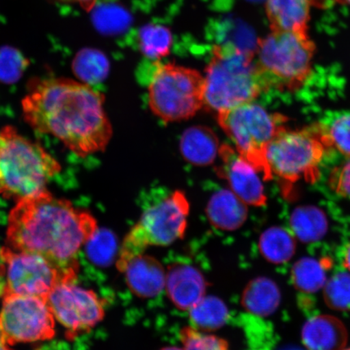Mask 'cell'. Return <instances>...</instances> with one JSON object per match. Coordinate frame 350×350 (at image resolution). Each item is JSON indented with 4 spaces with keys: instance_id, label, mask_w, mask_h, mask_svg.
<instances>
[{
    "instance_id": "cell-1",
    "label": "cell",
    "mask_w": 350,
    "mask_h": 350,
    "mask_svg": "<svg viewBox=\"0 0 350 350\" xmlns=\"http://www.w3.org/2000/svg\"><path fill=\"white\" fill-rule=\"evenodd\" d=\"M104 96L84 82L67 78L34 81L21 102L26 124L53 135L79 157L103 151L112 137Z\"/></svg>"
},
{
    "instance_id": "cell-2",
    "label": "cell",
    "mask_w": 350,
    "mask_h": 350,
    "mask_svg": "<svg viewBox=\"0 0 350 350\" xmlns=\"http://www.w3.org/2000/svg\"><path fill=\"white\" fill-rule=\"evenodd\" d=\"M98 230L90 212L46 190L16 202L8 217L6 246L37 254L77 281L79 253Z\"/></svg>"
},
{
    "instance_id": "cell-3",
    "label": "cell",
    "mask_w": 350,
    "mask_h": 350,
    "mask_svg": "<svg viewBox=\"0 0 350 350\" xmlns=\"http://www.w3.org/2000/svg\"><path fill=\"white\" fill-rule=\"evenodd\" d=\"M61 165L40 144L14 126L0 129V196L17 201L36 196L60 173Z\"/></svg>"
},
{
    "instance_id": "cell-4",
    "label": "cell",
    "mask_w": 350,
    "mask_h": 350,
    "mask_svg": "<svg viewBox=\"0 0 350 350\" xmlns=\"http://www.w3.org/2000/svg\"><path fill=\"white\" fill-rule=\"evenodd\" d=\"M255 52L218 44L204 77V107L217 113L252 103L267 88L257 68Z\"/></svg>"
},
{
    "instance_id": "cell-5",
    "label": "cell",
    "mask_w": 350,
    "mask_h": 350,
    "mask_svg": "<svg viewBox=\"0 0 350 350\" xmlns=\"http://www.w3.org/2000/svg\"><path fill=\"white\" fill-rule=\"evenodd\" d=\"M316 44L308 32H273L256 43V64L267 90L300 89L312 73Z\"/></svg>"
},
{
    "instance_id": "cell-6",
    "label": "cell",
    "mask_w": 350,
    "mask_h": 350,
    "mask_svg": "<svg viewBox=\"0 0 350 350\" xmlns=\"http://www.w3.org/2000/svg\"><path fill=\"white\" fill-rule=\"evenodd\" d=\"M332 148L322 124L300 130L284 128L271 142L267 150V159L271 172L287 187L300 179L316 183L321 172L319 165L326 152Z\"/></svg>"
},
{
    "instance_id": "cell-7",
    "label": "cell",
    "mask_w": 350,
    "mask_h": 350,
    "mask_svg": "<svg viewBox=\"0 0 350 350\" xmlns=\"http://www.w3.org/2000/svg\"><path fill=\"white\" fill-rule=\"evenodd\" d=\"M219 125L235 144L239 154L262 174L265 181L273 179L267 159V150L286 119L269 113L253 103L241 105L217 113Z\"/></svg>"
},
{
    "instance_id": "cell-8",
    "label": "cell",
    "mask_w": 350,
    "mask_h": 350,
    "mask_svg": "<svg viewBox=\"0 0 350 350\" xmlns=\"http://www.w3.org/2000/svg\"><path fill=\"white\" fill-rule=\"evenodd\" d=\"M190 204L185 192L175 191L144 212L131 229L118 254L116 266L124 272L135 257L148 247H165L185 236Z\"/></svg>"
},
{
    "instance_id": "cell-9",
    "label": "cell",
    "mask_w": 350,
    "mask_h": 350,
    "mask_svg": "<svg viewBox=\"0 0 350 350\" xmlns=\"http://www.w3.org/2000/svg\"><path fill=\"white\" fill-rule=\"evenodd\" d=\"M148 78V105L165 122L191 119L204 107V77L196 70L153 63Z\"/></svg>"
},
{
    "instance_id": "cell-10",
    "label": "cell",
    "mask_w": 350,
    "mask_h": 350,
    "mask_svg": "<svg viewBox=\"0 0 350 350\" xmlns=\"http://www.w3.org/2000/svg\"><path fill=\"white\" fill-rule=\"evenodd\" d=\"M0 278L4 295H30L46 299L61 282H76L45 258L4 246L0 249Z\"/></svg>"
},
{
    "instance_id": "cell-11",
    "label": "cell",
    "mask_w": 350,
    "mask_h": 350,
    "mask_svg": "<svg viewBox=\"0 0 350 350\" xmlns=\"http://www.w3.org/2000/svg\"><path fill=\"white\" fill-rule=\"evenodd\" d=\"M55 323L43 297L20 295L2 297L0 327L10 345L51 340L55 336Z\"/></svg>"
},
{
    "instance_id": "cell-12",
    "label": "cell",
    "mask_w": 350,
    "mask_h": 350,
    "mask_svg": "<svg viewBox=\"0 0 350 350\" xmlns=\"http://www.w3.org/2000/svg\"><path fill=\"white\" fill-rule=\"evenodd\" d=\"M75 282L59 283L46 299L55 321L64 328L70 340L90 332L106 312L104 301L94 291Z\"/></svg>"
},
{
    "instance_id": "cell-13",
    "label": "cell",
    "mask_w": 350,
    "mask_h": 350,
    "mask_svg": "<svg viewBox=\"0 0 350 350\" xmlns=\"http://www.w3.org/2000/svg\"><path fill=\"white\" fill-rule=\"evenodd\" d=\"M219 155L221 164L216 168L217 174L228 182L231 191L246 204L265 206L267 197L255 168L229 144H222Z\"/></svg>"
},
{
    "instance_id": "cell-14",
    "label": "cell",
    "mask_w": 350,
    "mask_h": 350,
    "mask_svg": "<svg viewBox=\"0 0 350 350\" xmlns=\"http://www.w3.org/2000/svg\"><path fill=\"white\" fill-rule=\"evenodd\" d=\"M207 284L202 273L191 265L174 264L166 273L165 288L169 299L185 312H189L203 299Z\"/></svg>"
},
{
    "instance_id": "cell-15",
    "label": "cell",
    "mask_w": 350,
    "mask_h": 350,
    "mask_svg": "<svg viewBox=\"0 0 350 350\" xmlns=\"http://www.w3.org/2000/svg\"><path fill=\"white\" fill-rule=\"evenodd\" d=\"M129 290L141 299H152L165 286L166 272L156 258L141 255L131 260L122 272Z\"/></svg>"
},
{
    "instance_id": "cell-16",
    "label": "cell",
    "mask_w": 350,
    "mask_h": 350,
    "mask_svg": "<svg viewBox=\"0 0 350 350\" xmlns=\"http://www.w3.org/2000/svg\"><path fill=\"white\" fill-rule=\"evenodd\" d=\"M313 0H266L271 31L308 32Z\"/></svg>"
},
{
    "instance_id": "cell-17",
    "label": "cell",
    "mask_w": 350,
    "mask_h": 350,
    "mask_svg": "<svg viewBox=\"0 0 350 350\" xmlns=\"http://www.w3.org/2000/svg\"><path fill=\"white\" fill-rule=\"evenodd\" d=\"M301 340L308 350H341L347 344L348 332L338 318L322 314L305 323Z\"/></svg>"
},
{
    "instance_id": "cell-18",
    "label": "cell",
    "mask_w": 350,
    "mask_h": 350,
    "mask_svg": "<svg viewBox=\"0 0 350 350\" xmlns=\"http://www.w3.org/2000/svg\"><path fill=\"white\" fill-rule=\"evenodd\" d=\"M206 213L214 227L233 231L239 229L247 221V208L233 191L222 189L210 197Z\"/></svg>"
},
{
    "instance_id": "cell-19",
    "label": "cell",
    "mask_w": 350,
    "mask_h": 350,
    "mask_svg": "<svg viewBox=\"0 0 350 350\" xmlns=\"http://www.w3.org/2000/svg\"><path fill=\"white\" fill-rule=\"evenodd\" d=\"M219 150L217 135L207 126H191L182 135L180 151L183 159L191 164L199 166L212 164Z\"/></svg>"
},
{
    "instance_id": "cell-20",
    "label": "cell",
    "mask_w": 350,
    "mask_h": 350,
    "mask_svg": "<svg viewBox=\"0 0 350 350\" xmlns=\"http://www.w3.org/2000/svg\"><path fill=\"white\" fill-rule=\"evenodd\" d=\"M281 303V292L272 280L259 278L252 280L243 291L241 304L254 316L269 317Z\"/></svg>"
},
{
    "instance_id": "cell-21",
    "label": "cell",
    "mask_w": 350,
    "mask_h": 350,
    "mask_svg": "<svg viewBox=\"0 0 350 350\" xmlns=\"http://www.w3.org/2000/svg\"><path fill=\"white\" fill-rule=\"evenodd\" d=\"M292 234L304 243H313L325 237L328 228L325 212L314 206H301L291 217Z\"/></svg>"
},
{
    "instance_id": "cell-22",
    "label": "cell",
    "mask_w": 350,
    "mask_h": 350,
    "mask_svg": "<svg viewBox=\"0 0 350 350\" xmlns=\"http://www.w3.org/2000/svg\"><path fill=\"white\" fill-rule=\"evenodd\" d=\"M331 267L329 260L303 258L297 261L291 271L293 284L304 294H314L325 287Z\"/></svg>"
},
{
    "instance_id": "cell-23",
    "label": "cell",
    "mask_w": 350,
    "mask_h": 350,
    "mask_svg": "<svg viewBox=\"0 0 350 350\" xmlns=\"http://www.w3.org/2000/svg\"><path fill=\"white\" fill-rule=\"evenodd\" d=\"M259 249L267 260L275 265L284 264L295 255V235L282 227H271L260 235Z\"/></svg>"
},
{
    "instance_id": "cell-24",
    "label": "cell",
    "mask_w": 350,
    "mask_h": 350,
    "mask_svg": "<svg viewBox=\"0 0 350 350\" xmlns=\"http://www.w3.org/2000/svg\"><path fill=\"white\" fill-rule=\"evenodd\" d=\"M189 314L195 328L204 332L219 329L229 318V310L224 301L214 296H204Z\"/></svg>"
},
{
    "instance_id": "cell-25",
    "label": "cell",
    "mask_w": 350,
    "mask_h": 350,
    "mask_svg": "<svg viewBox=\"0 0 350 350\" xmlns=\"http://www.w3.org/2000/svg\"><path fill=\"white\" fill-rule=\"evenodd\" d=\"M137 45L139 51L148 59L157 60L170 53L172 35L163 25H148L139 29Z\"/></svg>"
},
{
    "instance_id": "cell-26",
    "label": "cell",
    "mask_w": 350,
    "mask_h": 350,
    "mask_svg": "<svg viewBox=\"0 0 350 350\" xmlns=\"http://www.w3.org/2000/svg\"><path fill=\"white\" fill-rule=\"evenodd\" d=\"M109 70L107 57L100 52L85 50L77 56L74 62V71L88 85L98 84L107 77Z\"/></svg>"
},
{
    "instance_id": "cell-27",
    "label": "cell",
    "mask_w": 350,
    "mask_h": 350,
    "mask_svg": "<svg viewBox=\"0 0 350 350\" xmlns=\"http://www.w3.org/2000/svg\"><path fill=\"white\" fill-rule=\"evenodd\" d=\"M88 256L98 266L111 265L118 257V242L115 234L98 229L85 245Z\"/></svg>"
},
{
    "instance_id": "cell-28",
    "label": "cell",
    "mask_w": 350,
    "mask_h": 350,
    "mask_svg": "<svg viewBox=\"0 0 350 350\" xmlns=\"http://www.w3.org/2000/svg\"><path fill=\"white\" fill-rule=\"evenodd\" d=\"M323 288V297L327 306L338 312H349L350 273L335 274Z\"/></svg>"
},
{
    "instance_id": "cell-29",
    "label": "cell",
    "mask_w": 350,
    "mask_h": 350,
    "mask_svg": "<svg viewBox=\"0 0 350 350\" xmlns=\"http://www.w3.org/2000/svg\"><path fill=\"white\" fill-rule=\"evenodd\" d=\"M180 338L185 350H230L226 340L195 327L183 328Z\"/></svg>"
},
{
    "instance_id": "cell-30",
    "label": "cell",
    "mask_w": 350,
    "mask_h": 350,
    "mask_svg": "<svg viewBox=\"0 0 350 350\" xmlns=\"http://www.w3.org/2000/svg\"><path fill=\"white\" fill-rule=\"evenodd\" d=\"M332 147L350 157V113H341L329 124H322Z\"/></svg>"
},
{
    "instance_id": "cell-31",
    "label": "cell",
    "mask_w": 350,
    "mask_h": 350,
    "mask_svg": "<svg viewBox=\"0 0 350 350\" xmlns=\"http://www.w3.org/2000/svg\"><path fill=\"white\" fill-rule=\"evenodd\" d=\"M329 182L336 193L350 200V159L332 172Z\"/></svg>"
},
{
    "instance_id": "cell-32",
    "label": "cell",
    "mask_w": 350,
    "mask_h": 350,
    "mask_svg": "<svg viewBox=\"0 0 350 350\" xmlns=\"http://www.w3.org/2000/svg\"><path fill=\"white\" fill-rule=\"evenodd\" d=\"M56 1L66 3H77L79 5L84 7L85 10H90L95 5L97 0H56Z\"/></svg>"
},
{
    "instance_id": "cell-33",
    "label": "cell",
    "mask_w": 350,
    "mask_h": 350,
    "mask_svg": "<svg viewBox=\"0 0 350 350\" xmlns=\"http://www.w3.org/2000/svg\"><path fill=\"white\" fill-rule=\"evenodd\" d=\"M343 265L345 268L347 269L350 273V243L345 249L344 254Z\"/></svg>"
},
{
    "instance_id": "cell-34",
    "label": "cell",
    "mask_w": 350,
    "mask_h": 350,
    "mask_svg": "<svg viewBox=\"0 0 350 350\" xmlns=\"http://www.w3.org/2000/svg\"><path fill=\"white\" fill-rule=\"evenodd\" d=\"M0 350H12L5 339L0 338Z\"/></svg>"
},
{
    "instance_id": "cell-35",
    "label": "cell",
    "mask_w": 350,
    "mask_h": 350,
    "mask_svg": "<svg viewBox=\"0 0 350 350\" xmlns=\"http://www.w3.org/2000/svg\"><path fill=\"white\" fill-rule=\"evenodd\" d=\"M278 350H304V349H299V348H297L295 347H284L280 348Z\"/></svg>"
},
{
    "instance_id": "cell-36",
    "label": "cell",
    "mask_w": 350,
    "mask_h": 350,
    "mask_svg": "<svg viewBox=\"0 0 350 350\" xmlns=\"http://www.w3.org/2000/svg\"><path fill=\"white\" fill-rule=\"evenodd\" d=\"M161 350H185V349L178 348V347H166V348H164Z\"/></svg>"
},
{
    "instance_id": "cell-37",
    "label": "cell",
    "mask_w": 350,
    "mask_h": 350,
    "mask_svg": "<svg viewBox=\"0 0 350 350\" xmlns=\"http://www.w3.org/2000/svg\"><path fill=\"white\" fill-rule=\"evenodd\" d=\"M344 1H345V3H349V5H350V0H344Z\"/></svg>"
},
{
    "instance_id": "cell-38",
    "label": "cell",
    "mask_w": 350,
    "mask_h": 350,
    "mask_svg": "<svg viewBox=\"0 0 350 350\" xmlns=\"http://www.w3.org/2000/svg\"><path fill=\"white\" fill-rule=\"evenodd\" d=\"M345 350H350V348H349V349H345Z\"/></svg>"
}]
</instances>
